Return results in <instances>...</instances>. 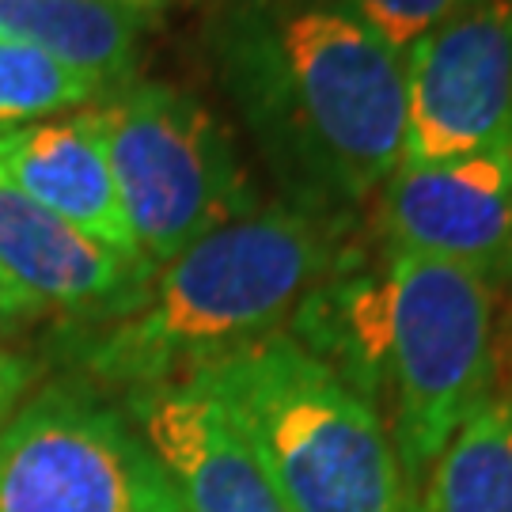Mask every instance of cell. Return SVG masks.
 <instances>
[{"label":"cell","instance_id":"obj_19","mask_svg":"<svg viewBox=\"0 0 512 512\" xmlns=\"http://www.w3.org/2000/svg\"><path fill=\"white\" fill-rule=\"evenodd\" d=\"M126 4H152V0H126Z\"/></svg>","mask_w":512,"mask_h":512},{"label":"cell","instance_id":"obj_9","mask_svg":"<svg viewBox=\"0 0 512 512\" xmlns=\"http://www.w3.org/2000/svg\"><path fill=\"white\" fill-rule=\"evenodd\" d=\"M160 456L183 512H293L236 425L190 380L118 395Z\"/></svg>","mask_w":512,"mask_h":512},{"label":"cell","instance_id":"obj_1","mask_svg":"<svg viewBox=\"0 0 512 512\" xmlns=\"http://www.w3.org/2000/svg\"><path fill=\"white\" fill-rule=\"evenodd\" d=\"M209 54L281 205L357 228L403 156V61L342 0H232Z\"/></svg>","mask_w":512,"mask_h":512},{"label":"cell","instance_id":"obj_13","mask_svg":"<svg viewBox=\"0 0 512 512\" xmlns=\"http://www.w3.org/2000/svg\"><path fill=\"white\" fill-rule=\"evenodd\" d=\"M152 4L126 0H0V38L95 76L107 92L137 80Z\"/></svg>","mask_w":512,"mask_h":512},{"label":"cell","instance_id":"obj_14","mask_svg":"<svg viewBox=\"0 0 512 512\" xmlns=\"http://www.w3.org/2000/svg\"><path fill=\"white\" fill-rule=\"evenodd\" d=\"M410 512H512V391L494 387L478 399Z\"/></svg>","mask_w":512,"mask_h":512},{"label":"cell","instance_id":"obj_4","mask_svg":"<svg viewBox=\"0 0 512 512\" xmlns=\"http://www.w3.org/2000/svg\"><path fill=\"white\" fill-rule=\"evenodd\" d=\"M387 262V433L403 475V512L463 418L494 391V289L414 251Z\"/></svg>","mask_w":512,"mask_h":512},{"label":"cell","instance_id":"obj_18","mask_svg":"<svg viewBox=\"0 0 512 512\" xmlns=\"http://www.w3.org/2000/svg\"><path fill=\"white\" fill-rule=\"evenodd\" d=\"M42 319H54L46 311V304H38L35 296L27 293V289H19L16 281L0 270V342L31 330Z\"/></svg>","mask_w":512,"mask_h":512},{"label":"cell","instance_id":"obj_5","mask_svg":"<svg viewBox=\"0 0 512 512\" xmlns=\"http://www.w3.org/2000/svg\"><path fill=\"white\" fill-rule=\"evenodd\" d=\"M92 110L133 243L152 270L262 205L232 133L198 95L133 80Z\"/></svg>","mask_w":512,"mask_h":512},{"label":"cell","instance_id":"obj_7","mask_svg":"<svg viewBox=\"0 0 512 512\" xmlns=\"http://www.w3.org/2000/svg\"><path fill=\"white\" fill-rule=\"evenodd\" d=\"M399 167L512 141V0H463L406 54Z\"/></svg>","mask_w":512,"mask_h":512},{"label":"cell","instance_id":"obj_10","mask_svg":"<svg viewBox=\"0 0 512 512\" xmlns=\"http://www.w3.org/2000/svg\"><path fill=\"white\" fill-rule=\"evenodd\" d=\"M0 270L61 327H95L141 304L156 270L107 251L0 175Z\"/></svg>","mask_w":512,"mask_h":512},{"label":"cell","instance_id":"obj_8","mask_svg":"<svg viewBox=\"0 0 512 512\" xmlns=\"http://www.w3.org/2000/svg\"><path fill=\"white\" fill-rule=\"evenodd\" d=\"M372 239L512 285V141L440 164L395 167L372 198Z\"/></svg>","mask_w":512,"mask_h":512},{"label":"cell","instance_id":"obj_2","mask_svg":"<svg viewBox=\"0 0 512 512\" xmlns=\"http://www.w3.org/2000/svg\"><path fill=\"white\" fill-rule=\"evenodd\" d=\"M353 232L281 202L258 205L160 266L133 311L95 327H57L50 357L114 399L183 380L205 361L285 330Z\"/></svg>","mask_w":512,"mask_h":512},{"label":"cell","instance_id":"obj_15","mask_svg":"<svg viewBox=\"0 0 512 512\" xmlns=\"http://www.w3.org/2000/svg\"><path fill=\"white\" fill-rule=\"evenodd\" d=\"M107 95L95 76L69 69L42 50L0 38V137L46 118L88 110Z\"/></svg>","mask_w":512,"mask_h":512},{"label":"cell","instance_id":"obj_17","mask_svg":"<svg viewBox=\"0 0 512 512\" xmlns=\"http://www.w3.org/2000/svg\"><path fill=\"white\" fill-rule=\"evenodd\" d=\"M42 372H46L42 361L23 357V353L0 342V425L12 418V410L42 384Z\"/></svg>","mask_w":512,"mask_h":512},{"label":"cell","instance_id":"obj_6","mask_svg":"<svg viewBox=\"0 0 512 512\" xmlns=\"http://www.w3.org/2000/svg\"><path fill=\"white\" fill-rule=\"evenodd\" d=\"M0 512H183L122 403L57 372L0 425Z\"/></svg>","mask_w":512,"mask_h":512},{"label":"cell","instance_id":"obj_3","mask_svg":"<svg viewBox=\"0 0 512 512\" xmlns=\"http://www.w3.org/2000/svg\"><path fill=\"white\" fill-rule=\"evenodd\" d=\"M183 380L236 425L293 512H403L387 421L289 330L205 361Z\"/></svg>","mask_w":512,"mask_h":512},{"label":"cell","instance_id":"obj_16","mask_svg":"<svg viewBox=\"0 0 512 512\" xmlns=\"http://www.w3.org/2000/svg\"><path fill=\"white\" fill-rule=\"evenodd\" d=\"M353 19H361L391 54L406 61L429 31H437L463 0H342Z\"/></svg>","mask_w":512,"mask_h":512},{"label":"cell","instance_id":"obj_11","mask_svg":"<svg viewBox=\"0 0 512 512\" xmlns=\"http://www.w3.org/2000/svg\"><path fill=\"white\" fill-rule=\"evenodd\" d=\"M0 175L31 202L73 224L107 251L148 266L137 251L110 175L95 110H73L0 137ZM152 270V266H148Z\"/></svg>","mask_w":512,"mask_h":512},{"label":"cell","instance_id":"obj_12","mask_svg":"<svg viewBox=\"0 0 512 512\" xmlns=\"http://www.w3.org/2000/svg\"><path fill=\"white\" fill-rule=\"evenodd\" d=\"M285 330L365 399L387 410V262L384 247L349 236L327 274L311 285Z\"/></svg>","mask_w":512,"mask_h":512}]
</instances>
